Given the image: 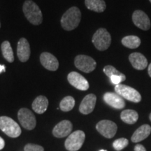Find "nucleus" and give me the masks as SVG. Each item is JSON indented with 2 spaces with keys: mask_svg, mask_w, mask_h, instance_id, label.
<instances>
[{
  "mask_svg": "<svg viewBox=\"0 0 151 151\" xmlns=\"http://www.w3.org/2000/svg\"><path fill=\"white\" fill-rule=\"evenodd\" d=\"M81 20V12L80 9L76 6L71 7L62 17V27L66 31H71L78 27Z\"/></svg>",
  "mask_w": 151,
  "mask_h": 151,
  "instance_id": "1",
  "label": "nucleus"
},
{
  "mask_svg": "<svg viewBox=\"0 0 151 151\" xmlns=\"http://www.w3.org/2000/svg\"><path fill=\"white\" fill-rule=\"evenodd\" d=\"M22 10L26 18L34 25H39L43 21V15L41 9L35 2L32 0L24 1Z\"/></svg>",
  "mask_w": 151,
  "mask_h": 151,
  "instance_id": "2",
  "label": "nucleus"
},
{
  "mask_svg": "<svg viewBox=\"0 0 151 151\" xmlns=\"http://www.w3.org/2000/svg\"><path fill=\"white\" fill-rule=\"evenodd\" d=\"M92 41L97 50L100 51H104L111 46V35L105 28H99L94 34Z\"/></svg>",
  "mask_w": 151,
  "mask_h": 151,
  "instance_id": "3",
  "label": "nucleus"
},
{
  "mask_svg": "<svg viewBox=\"0 0 151 151\" xmlns=\"http://www.w3.org/2000/svg\"><path fill=\"white\" fill-rule=\"evenodd\" d=\"M0 129L11 138L18 137L22 132L19 124L7 116L0 117Z\"/></svg>",
  "mask_w": 151,
  "mask_h": 151,
  "instance_id": "4",
  "label": "nucleus"
},
{
  "mask_svg": "<svg viewBox=\"0 0 151 151\" xmlns=\"http://www.w3.org/2000/svg\"><path fill=\"white\" fill-rule=\"evenodd\" d=\"M115 91L118 94L123 98L132 101V102L139 103L141 101V96L140 93L135 90L126 85L119 84L115 87Z\"/></svg>",
  "mask_w": 151,
  "mask_h": 151,
  "instance_id": "5",
  "label": "nucleus"
},
{
  "mask_svg": "<svg viewBox=\"0 0 151 151\" xmlns=\"http://www.w3.org/2000/svg\"><path fill=\"white\" fill-rule=\"evenodd\" d=\"M86 134L81 130H77L72 132L65 141V146L67 150L77 151L82 147L83 144Z\"/></svg>",
  "mask_w": 151,
  "mask_h": 151,
  "instance_id": "6",
  "label": "nucleus"
},
{
  "mask_svg": "<svg viewBox=\"0 0 151 151\" xmlns=\"http://www.w3.org/2000/svg\"><path fill=\"white\" fill-rule=\"evenodd\" d=\"M74 64L77 69L85 73L92 72L97 67L95 60L91 57L85 55H79L76 57Z\"/></svg>",
  "mask_w": 151,
  "mask_h": 151,
  "instance_id": "7",
  "label": "nucleus"
},
{
  "mask_svg": "<svg viewBox=\"0 0 151 151\" xmlns=\"http://www.w3.org/2000/svg\"><path fill=\"white\" fill-rule=\"evenodd\" d=\"M18 118L21 125L24 129L32 130L35 129L37 120L34 113L28 109L22 108L18 113Z\"/></svg>",
  "mask_w": 151,
  "mask_h": 151,
  "instance_id": "8",
  "label": "nucleus"
},
{
  "mask_svg": "<svg viewBox=\"0 0 151 151\" xmlns=\"http://www.w3.org/2000/svg\"><path fill=\"white\" fill-rule=\"evenodd\" d=\"M96 129L103 137L107 139H111L116 135L118 127L113 121L104 120L98 122L96 125Z\"/></svg>",
  "mask_w": 151,
  "mask_h": 151,
  "instance_id": "9",
  "label": "nucleus"
},
{
  "mask_svg": "<svg viewBox=\"0 0 151 151\" xmlns=\"http://www.w3.org/2000/svg\"><path fill=\"white\" fill-rule=\"evenodd\" d=\"M132 21L139 29L147 31L151 27L150 20L146 13L141 10H136L132 14Z\"/></svg>",
  "mask_w": 151,
  "mask_h": 151,
  "instance_id": "10",
  "label": "nucleus"
},
{
  "mask_svg": "<svg viewBox=\"0 0 151 151\" xmlns=\"http://www.w3.org/2000/svg\"><path fill=\"white\" fill-rule=\"evenodd\" d=\"M67 79L71 86L76 89L86 91L89 89V83L82 75L76 71H72L68 74Z\"/></svg>",
  "mask_w": 151,
  "mask_h": 151,
  "instance_id": "11",
  "label": "nucleus"
},
{
  "mask_svg": "<svg viewBox=\"0 0 151 151\" xmlns=\"http://www.w3.org/2000/svg\"><path fill=\"white\" fill-rule=\"evenodd\" d=\"M103 98L107 104L114 109H122L125 106L124 99L117 93L106 92L104 94Z\"/></svg>",
  "mask_w": 151,
  "mask_h": 151,
  "instance_id": "12",
  "label": "nucleus"
},
{
  "mask_svg": "<svg viewBox=\"0 0 151 151\" xmlns=\"http://www.w3.org/2000/svg\"><path fill=\"white\" fill-rule=\"evenodd\" d=\"M31 50L29 43L25 38H21L18 43L17 47V55L19 60L22 62H27L29 60Z\"/></svg>",
  "mask_w": 151,
  "mask_h": 151,
  "instance_id": "13",
  "label": "nucleus"
},
{
  "mask_svg": "<svg viewBox=\"0 0 151 151\" xmlns=\"http://www.w3.org/2000/svg\"><path fill=\"white\" fill-rule=\"evenodd\" d=\"M40 62L43 67L49 71H55L59 67V62L53 55L50 52H43L40 55Z\"/></svg>",
  "mask_w": 151,
  "mask_h": 151,
  "instance_id": "14",
  "label": "nucleus"
},
{
  "mask_svg": "<svg viewBox=\"0 0 151 151\" xmlns=\"http://www.w3.org/2000/svg\"><path fill=\"white\" fill-rule=\"evenodd\" d=\"M72 124L69 120H62L53 128L52 134L57 138H63L71 134Z\"/></svg>",
  "mask_w": 151,
  "mask_h": 151,
  "instance_id": "15",
  "label": "nucleus"
},
{
  "mask_svg": "<svg viewBox=\"0 0 151 151\" xmlns=\"http://www.w3.org/2000/svg\"><path fill=\"white\" fill-rule=\"evenodd\" d=\"M97 97L94 94H89L84 97L81 101L79 111L84 115H88L93 111L95 107Z\"/></svg>",
  "mask_w": 151,
  "mask_h": 151,
  "instance_id": "16",
  "label": "nucleus"
},
{
  "mask_svg": "<svg viewBox=\"0 0 151 151\" xmlns=\"http://www.w3.org/2000/svg\"><path fill=\"white\" fill-rule=\"evenodd\" d=\"M129 60L132 67L137 70H143L148 66L146 58L140 52H133L130 54Z\"/></svg>",
  "mask_w": 151,
  "mask_h": 151,
  "instance_id": "17",
  "label": "nucleus"
},
{
  "mask_svg": "<svg viewBox=\"0 0 151 151\" xmlns=\"http://www.w3.org/2000/svg\"><path fill=\"white\" fill-rule=\"evenodd\" d=\"M151 127L149 124H143L134 132L132 137V141L134 143H138L144 140L150 134Z\"/></svg>",
  "mask_w": 151,
  "mask_h": 151,
  "instance_id": "18",
  "label": "nucleus"
},
{
  "mask_svg": "<svg viewBox=\"0 0 151 151\" xmlns=\"http://www.w3.org/2000/svg\"><path fill=\"white\" fill-rule=\"evenodd\" d=\"M32 109L38 114H42L45 113L48 106V100L45 96L40 95L34 100L32 103Z\"/></svg>",
  "mask_w": 151,
  "mask_h": 151,
  "instance_id": "19",
  "label": "nucleus"
},
{
  "mask_svg": "<svg viewBox=\"0 0 151 151\" xmlns=\"http://www.w3.org/2000/svg\"><path fill=\"white\" fill-rule=\"evenodd\" d=\"M85 4L88 9L97 13H101L106 8L104 0H85Z\"/></svg>",
  "mask_w": 151,
  "mask_h": 151,
  "instance_id": "20",
  "label": "nucleus"
},
{
  "mask_svg": "<svg viewBox=\"0 0 151 151\" xmlns=\"http://www.w3.org/2000/svg\"><path fill=\"white\" fill-rule=\"evenodd\" d=\"M120 118L125 123L129 124H133L139 119V114L137 111L131 109L124 110L120 114Z\"/></svg>",
  "mask_w": 151,
  "mask_h": 151,
  "instance_id": "21",
  "label": "nucleus"
},
{
  "mask_svg": "<svg viewBox=\"0 0 151 151\" xmlns=\"http://www.w3.org/2000/svg\"><path fill=\"white\" fill-rule=\"evenodd\" d=\"M122 44L128 48L136 49L141 45V39L134 35L127 36L122 39Z\"/></svg>",
  "mask_w": 151,
  "mask_h": 151,
  "instance_id": "22",
  "label": "nucleus"
},
{
  "mask_svg": "<svg viewBox=\"0 0 151 151\" xmlns=\"http://www.w3.org/2000/svg\"><path fill=\"white\" fill-rule=\"evenodd\" d=\"M1 52L4 58L9 62H13L14 61V55L11 43L8 41H5L1 43Z\"/></svg>",
  "mask_w": 151,
  "mask_h": 151,
  "instance_id": "23",
  "label": "nucleus"
},
{
  "mask_svg": "<svg viewBox=\"0 0 151 151\" xmlns=\"http://www.w3.org/2000/svg\"><path fill=\"white\" fill-rule=\"evenodd\" d=\"M75 106V99L71 96H67L62 99L60 104V108L62 111L68 112L72 110Z\"/></svg>",
  "mask_w": 151,
  "mask_h": 151,
  "instance_id": "24",
  "label": "nucleus"
},
{
  "mask_svg": "<svg viewBox=\"0 0 151 151\" xmlns=\"http://www.w3.org/2000/svg\"><path fill=\"white\" fill-rule=\"evenodd\" d=\"M129 144V141L125 138H120V139H116L114 142L113 143V146L115 150L120 151L122 149L126 148Z\"/></svg>",
  "mask_w": 151,
  "mask_h": 151,
  "instance_id": "25",
  "label": "nucleus"
},
{
  "mask_svg": "<svg viewBox=\"0 0 151 151\" xmlns=\"http://www.w3.org/2000/svg\"><path fill=\"white\" fill-rule=\"evenodd\" d=\"M104 72L107 76H109L110 78L111 76H112L113 75H122L123 73L120 72L118 70L115 68L114 67L111 65H107L104 68Z\"/></svg>",
  "mask_w": 151,
  "mask_h": 151,
  "instance_id": "26",
  "label": "nucleus"
},
{
  "mask_svg": "<svg viewBox=\"0 0 151 151\" xmlns=\"http://www.w3.org/2000/svg\"><path fill=\"white\" fill-rule=\"evenodd\" d=\"M111 81L113 84L116 85H119L120 84V83L122 82V81L126 80V76L124 74L122 75H113L112 76L110 77Z\"/></svg>",
  "mask_w": 151,
  "mask_h": 151,
  "instance_id": "27",
  "label": "nucleus"
},
{
  "mask_svg": "<svg viewBox=\"0 0 151 151\" xmlns=\"http://www.w3.org/2000/svg\"><path fill=\"white\" fill-rule=\"evenodd\" d=\"M24 151H44V149L42 146H39V145L32 144L29 143L24 146Z\"/></svg>",
  "mask_w": 151,
  "mask_h": 151,
  "instance_id": "28",
  "label": "nucleus"
},
{
  "mask_svg": "<svg viewBox=\"0 0 151 151\" xmlns=\"http://www.w3.org/2000/svg\"><path fill=\"white\" fill-rule=\"evenodd\" d=\"M134 151H146L145 147L141 144H138L135 146Z\"/></svg>",
  "mask_w": 151,
  "mask_h": 151,
  "instance_id": "29",
  "label": "nucleus"
},
{
  "mask_svg": "<svg viewBox=\"0 0 151 151\" xmlns=\"http://www.w3.org/2000/svg\"><path fill=\"white\" fill-rule=\"evenodd\" d=\"M4 146H5L4 140L0 137V150H2V149L4 148Z\"/></svg>",
  "mask_w": 151,
  "mask_h": 151,
  "instance_id": "30",
  "label": "nucleus"
},
{
  "mask_svg": "<svg viewBox=\"0 0 151 151\" xmlns=\"http://www.w3.org/2000/svg\"><path fill=\"white\" fill-rule=\"evenodd\" d=\"M5 69H6V67H5L4 65H0V73L3 72V71H4V72Z\"/></svg>",
  "mask_w": 151,
  "mask_h": 151,
  "instance_id": "31",
  "label": "nucleus"
},
{
  "mask_svg": "<svg viewBox=\"0 0 151 151\" xmlns=\"http://www.w3.org/2000/svg\"><path fill=\"white\" fill-rule=\"evenodd\" d=\"M148 75L151 78V63L148 65Z\"/></svg>",
  "mask_w": 151,
  "mask_h": 151,
  "instance_id": "32",
  "label": "nucleus"
},
{
  "mask_svg": "<svg viewBox=\"0 0 151 151\" xmlns=\"http://www.w3.org/2000/svg\"><path fill=\"white\" fill-rule=\"evenodd\" d=\"M149 118H150V121H151V113L150 114V116H149Z\"/></svg>",
  "mask_w": 151,
  "mask_h": 151,
  "instance_id": "33",
  "label": "nucleus"
},
{
  "mask_svg": "<svg viewBox=\"0 0 151 151\" xmlns=\"http://www.w3.org/2000/svg\"><path fill=\"white\" fill-rule=\"evenodd\" d=\"M99 151H107V150H99Z\"/></svg>",
  "mask_w": 151,
  "mask_h": 151,
  "instance_id": "34",
  "label": "nucleus"
},
{
  "mask_svg": "<svg viewBox=\"0 0 151 151\" xmlns=\"http://www.w3.org/2000/svg\"><path fill=\"white\" fill-rule=\"evenodd\" d=\"M0 27H1V22H0Z\"/></svg>",
  "mask_w": 151,
  "mask_h": 151,
  "instance_id": "35",
  "label": "nucleus"
},
{
  "mask_svg": "<svg viewBox=\"0 0 151 151\" xmlns=\"http://www.w3.org/2000/svg\"><path fill=\"white\" fill-rule=\"evenodd\" d=\"M149 1H150V3H151V0H149Z\"/></svg>",
  "mask_w": 151,
  "mask_h": 151,
  "instance_id": "36",
  "label": "nucleus"
}]
</instances>
